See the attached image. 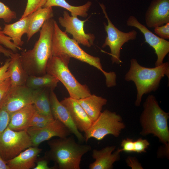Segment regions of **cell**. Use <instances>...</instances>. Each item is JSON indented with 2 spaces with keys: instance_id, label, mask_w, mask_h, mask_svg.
I'll use <instances>...</instances> for the list:
<instances>
[{
  "instance_id": "6da1fadb",
  "label": "cell",
  "mask_w": 169,
  "mask_h": 169,
  "mask_svg": "<svg viewBox=\"0 0 169 169\" xmlns=\"http://www.w3.org/2000/svg\"><path fill=\"white\" fill-rule=\"evenodd\" d=\"M52 56L73 58L86 63L96 68L103 74L108 87H113L116 84L115 73L105 71L100 58L92 56L84 51L75 39L69 38L66 32L60 29L55 20L52 41Z\"/></svg>"
},
{
  "instance_id": "7a4b0ae2",
  "label": "cell",
  "mask_w": 169,
  "mask_h": 169,
  "mask_svg": "<svg viewBox=\"0 0 169 169\" xmlns=\"http://www.w3.org/2000/svg\"><path fill=\"white\" fill-rule=\"evenodd\" d=\"M54 20L46 21L40 30L38 39L33 47L20 54L22 65L28 76L45 74L48 62L52 56V41Z\"/></svg>"
},
{
  "instance_id": "3957f363",
  "label": "cell",
  "mask_w": 169,
  "mask_h": 169,
  "mask_svg": "<svg viewBox=\"0 0 169 169\" xmlns=\"http://www.w3.org/2000/svg\"><path fill=\"white\" fill-rule=\"evenodd\" d=\"M48 144L49 149L44 156L59 169H80L82 157L91 149L90 145L77 143L73 136L49 140Z\"/></svg>"
},
{
  "instance_id": "277c9868",
  "label": "cell",
  "mask_w": 169,
  "mask_h": 169,
  "mask_svg": "<svg viewBox=\"0 0 169 169\" xmlns=\"http://www.w3.org/2000/svg\"><path fill=\"white\" fill-rule=\"evenodd\" d=\"M130 66L126 73L125 79L133 81L137 89L135 105L139 106L144 94L155 91L159 88L162 78L165 75L169 79V63H163L154 68H147L140 65L136 59L130 60Z\"/></svg>"
},
{
  "instance_id": "5b68a950",
  "label": "cell",
  "mask_w": 169,
  "mask_h": 169,
  "mask_svg": "<svg viewBox=\"0 0 169 169\" xmlns=\"http://www.w3.org/2000/svg\"><path fill=\"white\" fill-rule=\"evenodd\" d=\"M143 108L140 119L142 128L140 134L143 136L153 134L158 138L164 145L165 150L169 152V113L161 109L153 95L147 97L144 102Z\"/></svg>"
},
{
  "instance_id": "8992f818",
  "label": "cell",
  "mask_w": 169,
  "mask_h": 169,
  "mask_svg": "<svg viewBox=\"0 0 169 169\" xmlns=\"http://www.w3.org/2000/svg\"><path fill=\"white\" fill-rule=\"evenodd\" d=\"M70 59L52 56L46 66V73L54 76L63 84L69 97L79 100L90 95L91 94L87 85L80 84L69 69Z\"/></svg>"
},
{
  "instance_id": "52a82bcc",
  "label": "cell",
  "mask_w": 169,
  "mask_h": 169,
  "mask_svg": "<svg viewBox=\"0 0 169 169\" xmlns=\"http://www.w3.org/2000/svg\"><path fill=\"white\" fill-rule=\"evenodd\" d=\"M125 128L121 116L115 112L104 110L93 122L90 127L84 132L85 141L91 138L101 141L109 135L118 137Z\"/></svg>"
},
{
  "instance_id": "ba28073f",
  "label": "cell",
  "mask_w": 169,
  "mask_h": 169,
  "mask_svg": "<svg viewBox=\"0 0 169 169\" xmlns=\"http://www.w3.org/2000/svg\"><path fill=\"white\" fill-rule=\"evenodd\" d=\"M100 5L108 22L107 24L104 23L105 29L107 36L102 47L108 46L110 50V55L113 64H119L122 63L120 59V50L123 45L129 40L136 39L137 32L133 30L128 32H124L119 30L112 23L106 11L105 6L102 3Z\"/></svg>"
},
{
  "instance_id": "9c48e42d",
  "label": "cell",
  "mask_w": 169,
  "mask_h": 169,
  "mask_svg": "<svg viewBox=\"0 0 169 169\" xmlns=\"http://www.w3.org/2000/svg\"><path fill=\"white\" fill-rule=\"evenodd\" d=\"M33 146L26 130L16 131L8 126L0 136V155L7 161Z\"/></svg>"
},
{
  "instance_id": "30bf717a",
  "label": "cell",
  "mask_w": 169,
  "mask_h": 169,
  "mask_svg": "<svg viewBox=\"0 0 169 169\" xmlns=\"http://www.w3.org/2000/svg\"><path fill=\"white\" fill-rule=\"evenodd\" d=\"M126 24L139 29L144 35L145 42L154 49L157 57L155 66L162 64L165 57L169 52V42L153 33L133 16H130L128 18Z\"/></svg>"
},
{
  "instance_id": "8fae6325",
  "label": "cell",
  "mask_w": 169,
  "mask_h": 169,
  "mask_svg": "<svg viewBox=\"0 0 169 169\" xmlns=\"http://www.w3.org/2000/svg\"><path fill=\"white\" fill-rule=\"evenodd\" d=\"M87 20H80L77 17L70 16L66 11H64L63 17L58 18L60 25L65 28V32L71 34L79 44L90 47L93 45L95 37L93 34L85 33L84 31V25Z\"/></svg>"
},
{
  "instance_id": "7c38bea8",
  "label": "cell",
  "mask_w": 169,
  "mask_h": 169,
  "mask_svg": "<svg viewBox=\"0 0 169 169\" xmlns=\"http://www.w3.org/2000/svg\"><path fill=\"white\" fill-rule=\"evenodd\" d=\"M33 90L26 85L11 86L0 102V106L11 114L33 104Z\"/></svg>"
},
{
  "instance_id": "4fadbf2b",
  "label": "cell",
  "mask_w": 169,
  "mask_h": 169,
  "mask_svg": "<svg viewBox=\"0 0 169 169\" xmlns=\"http://www.w3.org/2000/svg\"><path fill=\"white\" fill-rule=\"evenodd\" d=\"M26 131L31 138L33 146L36 147H38L43 142L53 137L63 138L69 136L71 134L64 125L55 119L44 127L36 129L30 127Z\"/></svg>"
},
{
  "instance_id": "5bb4252c",
  "label": "cell",
  "mask_w": 169,
  "mask_h": 169,
  "mask_svg": "<svg viewBox=\"0 0 169 169\" xmlns=\"http://www.w3.org/2000/svg\"><path fill=\"white\" fill-rule=\"evenodd\" d=\"M49 98L51 113L54 118L58 120L64 125L79 142L85 141L84 136L77 128L69 111L59 101L53 90H51Z\"/></svg>"
},
{
  "instance_id": "9a60e30c",
  "label": "cell",
  "mask_w": 169,
  "mask_h": 169,
  "mask_svg": "<svg viewBox=\"0 0 169 169\" xmlns=\"http://www.w3.org/2000/svg\"><path fill=\"white\" fill-rule=\"evenodd\" d=\"M147 27L155 28L169 22V0H152L145 15Z\"/></svg>"
},
{
  "instance_id": "2e32d148",
  "label": "cell",
  "mask_w": 169,
  "mask_h": 169,
  "mask_svg": "<svg viewBox=\"0 0 169 169\" xmlns=\"http://www.w3.org/2000/svg\"><path fill=\"white\" fill-rule=\"evenodd\" d=\"M114 146H107L101 150L94 149L92 151V156L95 161L90 164V169H111L113 164L120 158V149L112 153L115 150Z\"/></svg>"
},
{
  "instance_id": "e0dca14e",
  "label": "cell",
  "mask_w": 169,
  "mask_h": 169,
  "mask_svg": "<svg viewBox=\"0 0 169 169\" xmlns=\"http://www.w3.org/2000/svg\"><path fill=\"white\" fill-rule=\"evenodd\" d=\"M60 102L69 111L79 131L85 132L90 127L93 122L76 100L70 97L65 98Z\"/></svg>"
},
{
  "instance_id": "ac0fdd59",
  "label": "cell",
  "mask_w": 169,
  "mask_h": 169,
  "mask_svg": "<svg viewBox=\"0 0 169 169\" xmlns=\"http://www.w3.org/2000/svg\"><path fill=\"white\" fill-rule=\"evenodd\" d=\"M42 151L38 147L31 146L6 161L10 169H30L35 166L37 157Z\"/></svg>"
},
{
  "instance_id": "d6986e66",
  "label": "cell",
  "mask_w": 169,
  "mask_h": 169,
  "mask_svg": "<svg viewBox=\"0 0 169 169\" xmlns=\"http://www.w3.org/2000/svg\"><path fill=\"white\" fill-rule=\"evenodd\" d=\"M33 104L28 105L10 114V119L8 127L16 131L27 130L30 127L32 118L36 112Z\"/></svg>"
},
{
  "instance_id": "ffe728a7",
  "label": "cell",
  "mask_w": 169,
  "mask_h": 169,
  "mask_svg": "<svg viewBox=\"0 0 169 169\" xmlns=\"http://www.w3.org/2000/svg\"><path fill=\"white\" fill-rule=\"evenodd\" d=\"M54 17L52 7L42 8L30 14L27 33L28 41L38 32L48 19Z\"/></svg>"
},
{
  "instance_id": "44dd1931",
  "label": "cell",
  "mask_w": 169,
  "mask_h": 169,
  "mask_svg": "<svg viewBox=\"0 0 169 169\" xmlns=\"http://www.w3.org/2000/svg\"><path fill=\"white\" fill-rule=\"evenodd\" d=\"M8 67L11 87L25 85L28 75L24 69L20 59V54L13 53L10 57Z\"/></svg>"
},
{
  "instance_id": "7402d4cb",
  "label": "cell",
  "mask_w": 169,
  "mask_h": 169,
  "mask_svg": "<svg viewBox=\"0 0 169 169\" xmlns=\"http://www.w3.org/2000/svg\"><path fill=\"white\" fill-rule=\"evenodd\" d=\"M76 100L93 122L100 115L107 102L106 99L94 94Z\"/></svg>"
},
{
  "instance_id": "603a6c76",
  "label": "cell",
  "mask_w": 169,
  "mask_h": 169,
  "mask_svg": "<svg viewBox=\"0 0 169 169\" xmlns=\"http://www.w3.org/2000/svg\"><path fill=\"white\" fill-rule=\"evenodd\" d=\"M30 14L14 23L4 24L3 29L4 33L9 37L13 43L16 45L21 47L23 44L22 37L26 33L28 28Z\"/></svg>"
},
{
  "instance_id": "cb8c5ba5",
  "label": "cell",
  "mask_w": 169,
  "mask_h": 169,
  "mask_svg": "<svg viewBox=\"0 0 169 169\" xmlns=\"http://www.w3.org/2000/svg\"><path fill=\"white\" fill-rule=\"evenodd\" d=\"M92 4L91 2L88 1L83 5L74 6L70 5L65 0H46L43 8L59 7L70 12L71 16L86 18L88 15V12Z\"/></svg>"
},
{
  "instance_id": "d4e9b609",
  "label": "cell",
  "mask_w": 169,
  "mask_h": 169,
  "mask_svg": "<svg viewBox=\"0 0 169 169\" xmlns=\"http://www.w3.org/2000/svg\"><path fill=\"white\" fill-rule=\"evenodd\" d=\"M46 89V88H44L33 90V104L37 112L46 115L53 117L51 110L49 95Z\"/></svg>"
},
{
  "instance_id": "484cf974",
  "label": "cell",
  "mask_w": 169,
  "mask_h": 169,
  "mask_svg": "<svg viewBox=\"0 0 169 169\" xmlns=\"http://www.w3.org/2000/svg\"><path fill=\"white\" fill-rule=\"evenodd\" d=\"M59 81L54 76L46 73L41 76H28L25 85L33 90L44 88L54 90Z\"/></svg>"
},
{
  "instance_id": "4316f807",
  "label": "cell",
  "mask_w": 169,
  "mask_h": 169,
  "mask_svg": "<svg viewBox=\"0 0 169 169\" xmlns=\"http://www.w3.org/2000/svg\"><path fill=\"white\" fill-rule=\"evenodd\" d=\"M0 26V53L10 58L13 53H17L21 48L15 45L9 37L5 35Z\"/></svg>"
},
{
  "instance_id": "83f0119b",
  "label": "cell",
  "mask_w": 169,
  "mask_h": 169,
  "mask_svg": "<svg viewBox=\"0 0 169 169\" xmlns=\"http://www.w3.org/2000/svg\"><path fill=\"white\" fill-rule=\"evenodd\" d=\"M46 1V0H27L26 8L20 18H25L43 8Z\"/></svg>"
},
{
  "instance_id": "f1b7e54d",
  "label": "cell",
  "mask_w": 169,
  "mask_h": 169,
  "mask_svg": "<svg viewBox=\"0 0 169 169\" xmlns=\"http://www.w3.org/2000/svg\"><path fill=\"white\" fill-rule=\"evenodd\" d=\"M15 12L0 1V19H2L6 23H9L17 18Z\"/></svg>"
},
{
  "instance_id": "f546056e",
  "label": "cell",
  "mask_w": 169,
  "mask_h": 169,
  "mask_svg": "<svg viewBox=\"0 0 169 169\" xmlns=\"http://www.w3.org/2000/svg\"><path fill=\"white\" fill-rule=\"evenodd\" d=\"M10 114L0 106V136L8 127L10 119Z\"/></svg>"
},
{
  "instance_id": "4dcf8cb0",
  "label": "cell",
  "mask_w": 169,
  "mask_h": 169,
  "mask_svg": "<svg viewBox=\"0 0 169 169\" xmlns=\"http://www.w3.org/2000/svg\"><path fill=\"white\" fill-rule=\"evenodd\" d=\"M134 152L137 153L146 152L150 145L149 141L146 139L140 138L134 141Z\"/></svg>"
},
{
  "instance_id": "1f68e13d",
  "label": "cell",
  "mask_w": 169,
  "mask_h": 169,
  "mask_svg": "<svg viewBox=\"0 0 169 169\" xmlns=\"http://www.w3.org/2000/svg\"><path fill=\"white\" fill-rule=\"evenodd\" d=\"M154 33L158 37L165 39H169V22L154 28Z\"/></svg>"
},
{
  "instance_id": "d6a6232c",
  "label": "cell",
  "mask_w": 169,
  "mask_h": 169,
  "mask_svg": "<svg viewBox=\"0 0 169 169\" xmlns=\"http://www.w3.org/2000/svg\"><path fill=\"white\" fill-rule=\"evenodd\" d=\"M134 141L131 138H127L122 141L121 143V151L127 153L134 152Z\"/></svg>"
},
{
  "instance_id": "836d02e7",
  "label": "cell",
  "mask_w": 169,
  "mask_h": 169,
  "mask_svg": "<svg viewBox=\"0 0 169 169\" xmlns=\"http://www.w3.org/2000/svg\"><path fill=\"white\" fill-rule=\"evenodd\" d=\"M54 119L52 116L46 115L36 111L32 118L30 127L37 123L46 121H51Z\"/></svg>"
},
{
  "instance_id": "e575fe53",
  "label": "cell",
  "mask_w": 169,
  "mask_h": 169,
  "mask_svg": "<svg viewBox=\"0 0 169 169\" xmlns=\"http://www.w3.org/2000/svg\"><path fill=\"white\" fill-rule=\"evenodd\" d=\"M10 58L7 59L4 64L0 67V83L10 78V73L8 70Z\"/></svg>"
},
{
  "instance_id": "d590c367",
  "label": "cell",
  "mask_w": 169,
  "mask_h": 169,
  "mask_svg": "<svg viewBox=\"0 0 169 169\" xmlns=\"http://www.w3.org/2000/svg\"><path fill=\"white\" fill-rule=\"evenodd\" d=\"M11 86L10 78L0 83V102Z\"/></svg>"
},
{
  "instance_id": "8d00e7d4",
  "label": "cell",
  "mask_w": 169,
  "mask_h": 169,
  "mask_svg": "<svg viewBox=\"0 0 169 169\" xmlns=\"http://www.w3.org/2000/svg\"><path fill=\"white\" fill-rule=\"evenodd\" d=\"M49 160L44 156L43 158L37 160L36 165L33 169H55L56 167L54 166L49 167L48 166Z\"/></svg>"
},
{
  "instance_id": "74e56055",
  "label": "cell",
  "mask_w": 169,
  "mask_h": 169,
  "mask_svg": "<svg viewBox=\"0 0 169 169\" xmlns=\"http://www.w3.org/2000/svg\"><path fill=\"white\" fill-rule=\"evenodd\" d=\"M128 166L132 169H142V167L135 157L130 156L126 160Z\"/></svg>"
},
{
  "instance_id": "f35d334b",
  "label": "cell",
  "mask_w": 169,
  "mask_h": 169,
  "mask_svg": "<svg viewBox=\"0 0 169 169\" xmlns=\"http://www.w3.org/2000/svg\"><path fill=\"white\" fill-rule=\"evenodd\" d=\"M0 169H10L6 161L0 155Z\"/></svg>"
}]
</instances>
